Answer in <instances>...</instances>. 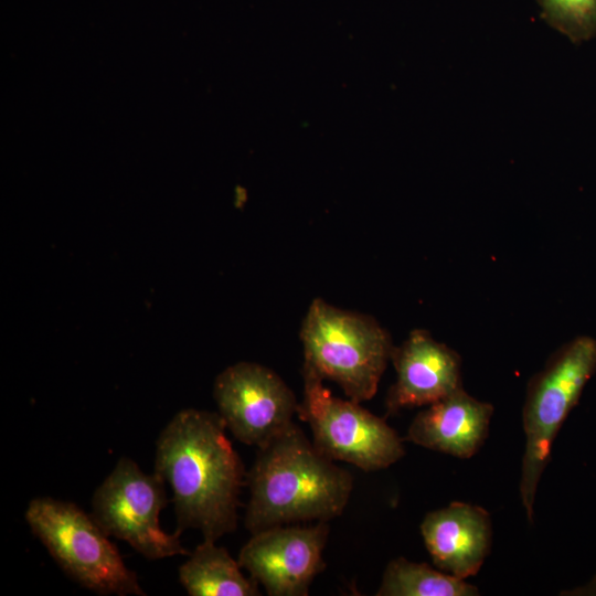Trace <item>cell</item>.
<instances>
[{"mask_svg":"<svg viewBox=\"0 0 596 596\" xmlns=\"http://www.w3.org/2000/svg\"><path fill=\"white\" fill-rule=\"evenodd\" d=\"M327 522L309 526L278 525L252 534L241 549L238 564L270 596H306L324 570L322 553Z\"/></svg>","mask_w":596,"mask_h":596,"instance_id":"cell-9","label":"cell"},{"mask_svg":"<svg viewBox=\"0 0 596 596\" xmlns=\"http://www.w3.org/2000/svg\"><path fill=\"white\" fill-rule=\"evenodd\" d=\"M421 533L435 566L466 579L479 572L490 552L492 525L487 510L456 501L428 512Z\"/></svg>","mask_w":596,"mask_h":596,"instance_id":"cell-11","label":"cell"},{"mask_svg":"<svg viewBox=\"0 0 596 596\" xmlns=\"http://www.w3.org/2000/svg\"><path fill=\"white\" fill-rule=\"evenodd\" d=\"M304 370L336 382L354 402L371 400L391 361L387 331L370 316L312 300L302 321Z\"/></svg>","mask_w":596,"mask_h":596,"instance_id":"cell-3","label":"cell"},{"mask_svg":"<svg viewBox=\"0 0 596 596\" xmlns=\"http://www.w3.org/2000/svg\"><path fill=\"white\" fill-rule=\"evenodd\" d=\"M302 374L297 415L309 425L319 451L364 471L385 469L405 455L403 439L384 418L332 395L318 375L306 370Z\"/></svg>","mask_w":596,"mask_h":596,"instance_id":"cell-6","label":"cell"},{"mask_svg":"<svg viewBox=\"0 0 596 596\" xmlns=\"http://www.w3.org/2000/svg\"><path fill=\"white\" fill-rule=\"evenodd\" d=\"M205 540L179 567V579L190 596H258V583L246 577L226 549Z\"/></svg>","mask_w":596,"mask_h":596,"instance_id":"cell-13","label":"cell"},{"mask_svg":"<svg viewBox=\"0 0 596 596\" xmlns=\"http://www.w3.org/2000/svg\"><path fill=\"white\" fill-rule=\"evenodd\" d=\"M542 19L573 43L596 36V0H536Z\"/></svg>","mask_w":596,"mask_h":596,"instance_id":"cell-15","label":"cell"},{"mask_svg":"<svg viewBox=\"0 0 596 596\" xmlns=\"http://www.w3.org/2000/svg\"><path fill=\"white\" fill-rule=\"evenodd\" d=\"M166 481L145 473L130 458H120L95 490L91 515L103 531L127 542L149 560L190 555L181 544L180 531L170 534L159 524L167 505Z\"/></svg>","mask_w":596,"mask_h":596,"instance_id":"cell-7","label":"cell"},{"mask_svg":"<svg viewBox=\"0 0 596 596\" xmlns=\"http://www.w3.org/2000/svg\"><path fill=\"white\" fill-rule=\"evenodd\" d=\"M377 596H476L478 588L466 579L426 563L404 557L392 560L384 571Z\"/></svg>","mask_w":596,"mask_h":596,"instance_id":"cell-14","label":"cell"},{"mask_svg":"<svg viewBox=\"0 0 596 596\" xmlns=\"http://www.w3.org/2000/svg\"><path fill=\"white\" fill-rule=\"evenodd\" d=\"M219 413L185 408L156 443L155 472L173 492L177 530H199L216 541L237 526L244 465Z\"/></svg>","mask_w":596,"mask_h":596,"instance_id":"cell-1","label":"cell"},{"mask_svg":"<svg viewBox=\"0 0 596 596\" xmlns=\"http://www.w3.org/2000/svg\"><path fill=\"white\" fill-rule=\"evenodd\" d=\"M245 526L252 533L295 522H328L347 507L351 473L323 455L294 422L258 447L246 475Z\"/></svg>","mask_w":596,"mask_h":596,"instance_id":"cell-2","label":"cell"},{"mask_svg":"<svg viewBox=\"0 0 596 596\" xmlns=\"http://www.w3.org/2000/svg\"><path fill=\"white\" fill-rule=\"evenodd\" d=\"M595 372L596 340L578 336L552 353L528 384L522 412L525 448L519 489L530 522L553 441Z\"/></svg>","mask_w":596,"mask_h":596,"instance_id":"cell-4","label":"cell"},{"mask_svg":"<svg viewBox=\"0 0 596 596\" xmlns=\"http://www.w3.org/2000/svg\"><path fill=\"white\" fill-rule=\"evenodd\" d=\"M493 411L490 403L472 397L462 387L419 412L407 429L406 439L468 459L487 439Z\"/></svg>","mask_w":596,"mask_h":596,"instance_id":"cell-12","label":"cell"},{"mask_svg":"<svg viewBox=\"0 0 596 596\" xmlns=\"http://www.w3.org/2000/svg\"><path fill=\"white\" fill-rule=\"evenodd\" d=\"M213 396L226 428L243 444L262 447L291 423L298 402L273 370L254 362L227 366Z\"/></svg>","mask_w":596,"mask_h":596,"instance_id":"cell-8","label":"cell"},{"mask_svg":"<svg viewBox=\"0 0 596 596\" xmlns=\"http://www.w3.org/2000/svg\"><path fill=\"white\" fill-rule=\"evenodd\" d=\"M24 517L57 565L81 586L100 595H146L109 535L75 503L39 497Z\"/></svg>","mask_w":596,"mask_h":596,"instance_id":"cell-5","label":"cell"},{"mask_svg":"<svg viewBox=\"0 0 596 596\" xmlns=\"http://www.w3.org/2000/svg\"><path fill=\"white\" fill-rule=\"evenodd\" d=\"M391 361L396 382L386 396L387 415L430 405L462 389L459 354L426 330H413L401 345L393 348Z\"/></svg>","mask_w":596,"mask_h":596,"instance_id":"cell-10","label":"cell"}]
</instances>
